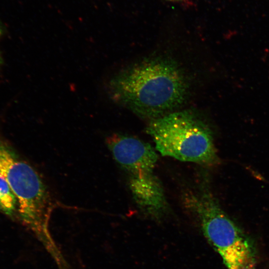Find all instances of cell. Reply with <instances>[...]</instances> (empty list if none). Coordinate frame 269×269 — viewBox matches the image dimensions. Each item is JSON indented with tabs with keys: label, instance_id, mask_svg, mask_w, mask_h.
Returning <instances> with one entry per match:
<instances>
[{
	"label": "cell",
	"instance_id": "cell-1",
	"mask_svg": "<svg viewBox=\"0 0 269 269\" xmlns=\"http://www.w3.org/2000/svg\"><path fill=\"white\" fill-rule=\"evenodd\" d=\"M115 103L152 120L185 101L187 84L177 64L167 58L145 59L121 70L108 84Z\"/></svg>",
	"mask_w": 269,
	"mask_h": 269
},
{
	"label": "cell",
	"instance_id": "cell-2",
	"mask_svg": "<svg viewBox=\"0 0 269 269\" xmlns=\"http://www.w3.org/2000/svg\"><path fill=\"white\" fill-rule=\"evenodd\" d=\"M146 132L156 150L163 156L209 166L220 162L211 130L189 111L175 112L153 119Z\"/></svg>",
	"mask_w": 269,
	"mask_h": 269
},
{
	"label": "cell",
	"instance_id": "cell-3",
	"mask_svg": "<svg viewBox=\"0 0 269 269\" xmlns=\"http://www.w3.org/2000/svg\"><path fill=\"white\" fill-rule=\"evenodd\" d=\"M106 143L114 159L128 174L137 205L151 217L160 218L165 212L166 201L154 172L158 158L155 150L137 138L119 134L108 136Z\"/></svg>",
	"mask_w": 269,
	"mask_h": 269
},
{
	"label": "cell",
	"instance_id": "cell-4",
	"mask_svg": "<svg viewBox=\"0 0 269 269\" xmlns=\"http://www.w3.org/2000/svg\"><path fill=\"white\" fill-rule=\"evenodd\" d=\"M192 202L205 237L227 268L255 269L256 259L252 243L213 195L208 190L202 191Z\"/></svg>",
	"mask_w": 269,
	"mask_h": 269
},
{
	"label": "cell",
	"instance_id": "cell-5",
	"mask_svg": "<svg viewBox=\"0 0 269 269\" xmlns=\"http://www.w3.org/2000/svg\"><path fill=\"white\" fill-rule=\"evenodd\" d=\"M0 175L14 194L21 219L36 228L46 221L53 203L37 172L0 140Z\"/></svg>",
	"mask_w": 269,
	"mask_h": 269
},
{
	"label": "cell",
	"instance_id": "cell-6",
	"mask_svg": "<svg viewBox=\"0 0 269 269\" xmlns=\"http://www.w3.org/2000/svg\"><path fill=\"white\" fill-rule=\"evenodd\" d=\"M17 203L16 198L6 181L0 175V209L11 215Z\"/></svg>",
	"mask_w": 269,
	"mask_h": 269
},
{
	"label": "cell",
	"instance_id": "cell-7",
	"mask_svg": "<svg viewBox=\"0 0 269 269\" xmlns=\"http://www.w3.org/2000/svg\"><path fill=\"white\" fill-rule=\"evenodd\" d=\"M3 33V28L2 26V24L1 22H0V38H1L2 34Z\"/></svg>",
	"mask_w": 269,
	"mask_h": 269
},
{
	"label": "cell",
	"instance_id": "cell-8",
	"mask_svg": "<svg viewBox=\"0 0 269 269\" xmlns=\"http://www.w3.org/2000/svg\"><path fill=\"white\" fill-rule=\"evenodd\" d=\"M1 62H2V59H1V55H0V65L1 63Z\"/></svg>",
	"mask_w": 269,
	"mask_h": 269
}]
</instances>
